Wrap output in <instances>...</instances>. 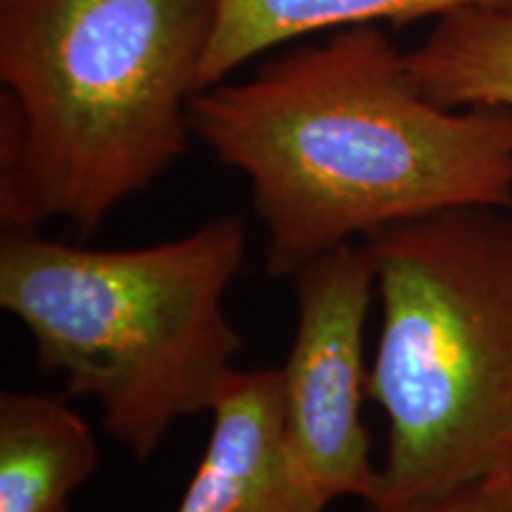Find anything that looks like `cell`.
Segmentation results:
<instances>
[{
    "label": "cell",
    "instance_id": "6da1fadb",
    "mask_svg": "<svg viewBox=\"0 0 512 512\" xmlns=\"http://www.w3.org/2000/svg\"><path fill=\"white\" fill-rule=\"evenodd\" d=\"M192 136L240 171L266 228V271L458 207L512 209V110H451L415 86L375 24L271 57L190 98Z\"/></svg>",
    "mask_w": 512,
    "mask_h": 512
},
{
    "label": "cell",
    "instance_id": "7a4b0ae2",
    "mask_svg": "<svg viewBox=\"0 0 512 512\" xmlns=\"http://www.w3.org/2000/svg\"><path fill=\"white\" fill-rule=\"evenodd\" d=\"M216 0H0V223L91 238L190 147Z\"/></svg>",
    "mask_w": 512,
    "mask_h": 512
},
{
    "label": "cell",
    "instance_id": "3957f363",
    "mask_svg": "<svg viewBox=\"0 0 512 512\" xmlns=\"http://www.w3.org/2000/svg\"><path fill=\"white\" fill-rule=\"evenodd\" d=\"M247 259L242 216H214L145 247L69 245L3 230L0 306L29 332L64 396L98 403L105 430L145 463L176 422L209 413L245 347L226 311Z\"/></svg>",
    "mask_w": 512,
    "mask_h": 512
},
{
    "label": "cell",
    "instance_id": "277c9868",
    "mask_svg": "<svg viewBox=\"0 0 512 512\" xmlns=\"http://www.w3.org/2000/svg\"><path fill=\"white\" fill-rule=\"evenodd\" d=\"M380 335L368 401L387 441L363 512H415L512 472V214L458 207L361 240Z\"/></svg>",
    "mask_w": 512,
    "mask_h": 512
},
{
    "label": "cell",
    "instance_id": "5b68a950",
    "mask_svg": "<svg viewBox=\"0 0 512 512\" xmlns=\"http://www.w3.org/2000/svg\"><path fill=\"white\" fill-rule=\"evenodd\" d=\"M297 318L280 368L287 444L299 470L328 501H370L380 465L363 425L370 366L366 325L377 294L363 242L316 256L294 275Z\"/></svg>",
    "mask_w": 512,
    "mask_h": 512
},
{
    "label": "cell",
    "instance_id": "8992f818",
    "mask_svg": "<svg viewBox=\"0 0 512 512\" xmlns=\"http://www.w3.org/2000/svg\"><path fill=\"white\" fill-rule=\"evenodd\" d=\"M211 432L174 512H325L294 460L280 368L235 373L211 406Z\"/></svg>",
    "mask_w": 512,
    "mask_h": 512
},
{
    "label": "cell",
    "instance_id": "52a82bcc",
    "mask_svg": "<svg viewBox=\"0 0 512 512\" xmlns=\"http://www.w3.org/2000/svg\"><path fill=\"white\" fill-rule=\"evenodd\" d=\"M98 467V439L67 396L0 394V512H62Z\"/></svg>",
    "mask_w": 512,
    "mask_h": 512
},
{
    "label": "cell",
    "instance_id": "ba28073f",
    "mask_svg": "<svg viewBox=\"0 0 512 512\" xmlns=\"http://www.w3.org/2000/svg\"><path fill=\"white\" fill-rule=\"evenodd\" d=\"M512 0H216V22L197 67V93L292 38L361 24L415 22L465 8H510Z\"/></svg>",
    "mask_w": 512,
    "mask_h": 512
},
{
    "label": "cell",
    "instance_id": "9c48e42d",
    "mask_svg": "<svg viewBox=\"0 0 512 512\" xmlns=\"http://www.w3.org/2000/svg\"><path fill=\"white\" fill-rule=\"evenodd\" d=\"M406 67L441 107L512 110V5L439 17L425 43L406 53Z\"/></svg>",
    "mask_w": 512,
    "mask_h": 512
},
{
    "label": "cell",
    "instance_id": "30bf717a",
    "mask_svg": "<svg viewBox=\"0 0 512 512\" xmlns=\"http://www.w3.org/2000/svg\"><path fill=\"white\" fill-rule=\"evenodd\" d=\"M415 512H512V472L460 486Z\"/></svg>",
    "mask_w": 512,
    "mask_h": 512
},
{
    "label": "cell",
    "instance_id": "8fae6325",
    "mask_svg": "<svg viewBox=\"0 0 512 512\" xmlns=\"http://www.w3.org/2000/svg\"><path fill=\"white\" fill-rule=\"evenodd\" d=\"M62 512H72V508H64V510H62Z\"/></svg>",
    "mask_w": 512,
    "mask_h": 512
}]
</instances>
